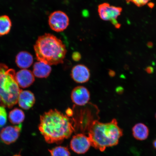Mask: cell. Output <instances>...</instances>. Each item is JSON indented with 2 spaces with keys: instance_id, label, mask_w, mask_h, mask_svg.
<instances>
[{
  "instance_id": "cell-1",
  "label": "cell",
  "mask_w": 156,
  "mask_h": 156,
  "mask_svg": "<svg viewBox=\"0 0 156 156\" xmlns=\"http://www.w3.org/2000/svg\"><path fill=\"white\" fill-rule=\"evenodd\" d=\"M39 129L48 144H60L76 130V122L56 109L51 110L40 116Z\"/></svg>"
},
{
  "instance_id": "cell-2",
  "label": "cell",
  "mask_w": 156,
  "mask_h": 156,
  "mask_svg": "<svg viewBox=\"0 0 156 156\" xmlns=\"http://www.w3.org/2000/svg\"><path fill=\"white\" fill-rule=\"evenodd\" d=\"M87 131L91 146L101 152L118 145L123 135L122 130L115 119L107 123L94 120L89 123Z\"/></svg>"
},
{
  "instance_id": "cell-3",
  "label": "cell",
  "mask_w": 156,
  "mask_h": 156,
  "mask_svg": "<svg viewBox=\"0 0 156 156\" xmlns=\"http://www.w3.org/2000/svg\"><path fill=\"white\" fill-rule=\"evenodd\" d=\"M34 49L37 59L50 66L63 63L67 51L62 41L50 34L39 37Z\"/></svg>"
},
{
  "instance_id": "cell-4",
  "label": "cell",
  "mask_w": 156,
  "mask_h": 156,
  "mask_svg": "<svg viewBox=\"0 0 156 156\" xmlns=\"http://www.w3.org/2000/svg\"><path fill=\"white\" fill-rule=\"evenodd\" d=\"M15 75L14 69L0 63V96L3 107L11 108L18 102L21 90L16 80Z\"/></svg>"
},
{
  "instance_id": "cell-5",
  "label": "cell",
  "mask_w": 156,
  "mask_h": 156,
  "mask_svg": "<svg viewBox=\"0 0 156 156\" xmlns=\"http://www.w3.org/2000/svg\"><path fill=\"white\" fill-rule=\"evenodd\" d=\"M122 9L121 7L111 5L107 3L101 4L98 6V12L100 18L103 20L110 21L116 28L120 27L117 19L121 14Z\"/></svg>"
},
{
  "instance_id": "cell-6",
  "label": "cell",
  "mask_w": 156,
  "mask_h": 156,
  "mask_svg": "<svg viewBox=\"0 0 156 156\" xmlns=\"http://www.w3.org/2000/svg\"><path fill=\"white\" fill-rule=\"evenodd\" d=\"M69 20L67 15L64 12L57 11L50 15L48 24L52 30L56 32H63L67 28Z\"/></svg>"
},
{
  "instance_id": "cell-7",
  "label": "cell",
  "mask_w": 156,
  "mask_h": 156,
  "mask_svg": "<svg viewBox=\"0 0 156 156\" xmlns=\"http://www.w3.org/2000/svg\"><path fill=\"white\" fill-rule=\"evenodd\" d=\"M70 146L72 151L76 153L83 154L88 151L91 145L88 136L83 133H79L73 136Z\"/></svg>"
},
{
  "instance_id": "cell-8",
  "label": "cell",
  "mask_w": 156,
  "mask_h": 156,
  "mask_svg": "<svg viewBox=\"0 0 156 156\" xmlns=\"http://www.w3.org/2000/svg\"><path fill=\"white\" fill-rule=\"evenodd\" d=\"M22 128V125L9 126L3 128L0 133V138L4 143L10 145L18 139Z\"/></svg>"
},
{
  "instance_id": "cell-9",
  "label": "cell",
  "mask_w": 156,
  "mask_h": 156,
  "mask_svg": "<svg viewBox=\"0 0 156 156\" xmlns=\"http://www.w3.org/2000/svg\"><path fill=\"white\" fill-rule=\"evenodd\" d=\"M90 97L88 90L81 86L74 88L71 93L72 101L79 106H83L87 104L90 99Z\"/></svg>"
},
{
  "instance_id": "cell-10",
  "label": "cell",
  "mask_w": 156,
  "mask_h": 156,
  "mask_svg": "<svg viewBox=\"0 0 156 156\" xmlns=\"http://www.w3.org/2000/svg\"><path fill=\"white\" fill-rule=\"evenodd\" d=\"M71 76L76 82L85 83L89 80L90 78V72L87 66L83 64H78L72 69Z\"/></svg>"
},
{
  "instance_id": "cell-11",
  "label": "cell",
  "mask_w": 156,
  "mask_h": 156,
  "mask_svg": "<svg viewBox=\"0 0 156 156\" xmlns=\"http://www.w3.org/2000/svg\"><path fill=\"white\" fill-rule=\"evenodd\" d=\"M15 79L19 87L25 88L30 86L35 80L34 74L27 69L19 71L15 75Z\"/></svg>"
},
{
  "instance_id": "cell-12",
  "label": "cell",
  "mask_w": 156,
  "mask_h": 156,
  "mask_svg": "<svg viewBox=\"0 0 156 156\" xmlns=\"http://www.w3.org/2000/svg\"><path fill=\"white\" fill-rule=\"evenodd\" d=\"M19 106L24 110H28L34 104L35 98L34 94L28 90H21L19 95Z\"/></svg>"
},
{
  "instance_id": "cell-13",
  "label": "cell",
  "mask_w": 156,
  "mask_h": 156,
  "mask_svg": "<svg viewBox=\"0 0 156 156\" xmlns=\"http://www.w3.org/2000/svg\"><path fill=\"white\" fill-rule=\"evenodd\" d=\"M132 132L134 137L139 141H144L147 139L149 133L148 127L142 123L135 124L132 129Z\"/></svg>"
},
{
  "instance_id": "cell-14",
  "label": "cell",
  "mask_w": 156,
  "mask_h": 156,
  "mask_svg": "<svg viewBox=\"0 0 156 156\" xmlns=\"http://www.w3.org/2000/svg\"><path fill=\"white\" fill-rule=\"evenodd\" d=\"M52 71L50 66L39 62H36L34 66L33 73L35 76L39 78H46L50 75Z\"/></svg>"
},
{
  "instance_id": "cell-15",
  "label": "cell",
  "mask_w": 156,
  "mask_h": 156,
  "mask_svg": "<svg viewBox=\"0 0 156 156\" xmlns=\"http://www.w3.org/2000/svg\"><path fill=\"white\" fill-rule=\"evenodd\" d=\"M34 58L32 55L26 51H21L17 55L16 63L19 68H27L33 64Z\"/></svg>"
},
{
  "instance_id": "cell-16",
  "label": "cell",
  "mask_w": 156,
  "mask_h": 156,
  "mask_svg": "<svg viewBox=\"0 0 156 156\" xmlns=\"http://www.w3.org/2000/svg\"><path fill=\"white\" fill-rule=\"evenodd\" d=\"M9 119L12 124H20L25 119L24 112L20 109L15 108L10 112Z\"/></svg>"
},
{
  "instance_id": "cell-17",
  "label": "cell",
  "mask_w": 156,
  "mask_h": 156,
  "mask_svg": "<svg viewBox=\"0 0 156 156\" xmlns=\"http://www.w3.org/2000/svg\"><path fill=\"white\" fill-rule=\"evenodd\" d=\"M11 27V21L8 16L3 15L0 16V36L8 34Z\"/></svg>"
},
{
  "instance_id": "cell-18",
  "label": "cell",
  "mask_w": 156,
  "mask_h": 156,
  "mask_svg": "<svg viewBox=\"0 0 156 156\" xmlns=\"http://www.w3.org/2000/svg\"><path fill=\"white\" fill-rule=\"evenodd\" d=\"M48 151L51 156H71L69 150L65 146H58Z\"/></svg>"
},
{
  "instance_id": "cell-19",
  "label": "cell",
  "mask_w": 156,
  "mask_h": 156,
  "mask_svg": "<svg viewBox=\"0 0 156 156\" xmlns=\"http://www.w3.org/2000/svg\"><path fill=\"white\" fill-rule=\"evenodd\" d=\"M7 119V113L4 107L0 106V127L5 125Z\"/></svg>"
},
{
  "instance_id": "cell-20",
  "label": "cell",
  "mask_w": 156,
  "mask_h": 156,
  "mask_svg": "<svg viewBox=\"0 0 156 156\" xmlns=\"http://www.w3.org/2000/svg\"><path fill=\"white\" fill-rule=\"evenodd\" d=\"M151 0H126L127 3L132 2L138 7L143 6Z\"/></svg>"
},
{
  "instance_id": "cell-21",
  "label": "cell",
  "mask_w": 156,
  "mask_h": 156,
  "mask_svg": "<svg viewBox=\"0 0 156 156\" xmlns=\"http://www.w3.org/2000/svg\"><path fill=\"white\" fill-rule=\"evenodd\" d=\"M81 55L79 52H74L72 55V58L75 61H79L81 59Z\"/></svg>"
},
{
  "instance_id": "cell-22",
  "label": "cell",
  "mask_w": 156,
  "mask_h": 156,
  "mask_svg": "<svg viewBox=\"0 0 156 156\" xmlns=\"http://www.w3.org/2000/svg\"><path fill=\"white\" fill-rule=\"evenodd\" d=\"M66 115L68 117H70L73 115V110L71 108H68L66 110Z\"/></svg>"
},
{
  "instance_id": "cell-23",
  "label": "cell",
  "mask_w": 156,
  "mask_h": 156,
  "mask_svg": "<svg viewBox=\"0 0 156 156\" xmlns=\"http://www.w3.org/2000/svg\"><path fill=\"white\" fill-rule=\"evenodd\" d=\"M146 71L148 73H151L153 72V69L151 67H147L146 69Z\"/></svg>"
},
{
  "instance_id": "cell-24",
  "label": "cell",
  "mask_w": 156,
  "mask_h": 156,
  "mask_svg": "<svg viewBox=\"0 0 156 156\" xmlns=\"http://www.w3.org/2000/svg\"><path fill=\"white\" fill-rule=\"evenodd\" d=\"M153 145L154 147L156 149V139L154 141Z\"/></svg>"
},
{
  "instance_id": "cell-25",
  "label": "cell",
  "mask_w": 156,
  "mask_h": 156,
  "mask_svg": "<svg viewBox=\"0 0 156 156\" xmlns=\"http://www.w3.org/2000/svg\"><path fill=\"white\" fill-rule=\"evenodd\" d=\"M13 156H21L20 155V154H19L15 155Z\"/></svg>"
},
{
  "instance_id": "cell-26",
  "label": "cell",
  "mask_w": 156,
  "mask_h": 156,
  "mask_svg": "<svg viewBox=\"0 0 156 156\" xmlns=\"http://www.w3.org/2000/svg\"><path fill=\"white\" fill-rule=\"evenodd\" d=\"M1 96H0V102H1Z\"/></svg>"
},
{
  "instance_id": "cell-27",
  "label": "cell",
  "mask_w": 156,
  "mask_h": 156,
  "mask_svg": "<svg viewBox=\"0 0 156 156\" xmlns=\"http://www.w3.org/2000/svg\"><path fill=\"white\" fill-rule=\"evenodd\" d=\"M155 118H156V114H155Z\"/></svg>"
}]
</instances>
